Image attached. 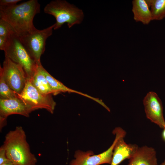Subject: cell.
Returning <instances> with one entry per match:
<instances>
[{
    "mask_svg": "<svg viewBox=\"0 0 165 165\" xmlns=\"http://www.w3.org/2000/svg\"><path fill=\"white\" fill-rule=\"evenodd\" d=\"M7 38L4 37H0V49L4 50L7 42Z\"/></svg>",
    "mask_w": 165,
    "mask_h": 165,
    "instance_id": "21",
    "label": "cell"
},
{
    "mask_svg": "<svg viewBox=\"0 0 165 165\" xmlns=\"http://www.w3.org/2000/svg\"><path fill=\"white\" fill-rule=\"evenodd\" d=\"M112 133L117 139L114 147L111 165H118L126 159H130L136 153L138 147L136 144H127L124 140L126 131L120 127H116Z\"/></svg>",
    "mask_w": 165,
    "mask_h": 165,
    "instance_id": "10",
    "label": "cell"
},
{
    "mask_svg": "<svg viewBox=\"0 0 165 165\" xmlns=\"http://www.w3.org/2000/svg\"><path fill=\"white\" fill-rule=\"evenodd\" d=\"M45 13L54 16L56 20L54 30L60 28L67 23L69 28L80 24L83 18L82 11L65 0L51 1L44 8Z\"/></svg>",
    "mask_w": 165,
    "mask_h": 165,
    "instance_id": "3",
    "label": "cell"
},
{
    "mask_svg": "<svg viewBox=\"0 0 165 165\" xmlns=\"http://www.w3.org/2000/svg\"><path fill=\"white\" fill-rule=\"evenodd\" d=\"M0 72L9 87L17 94H21L28 79L22 67L5 56Z\"/></svg>",
    "mask_w": 165,
    "mask_h": 165,
    "instance_id": "7",
    "label": "cell"
},
{
    "mask_svg": "<svg viewBox=\"0 0 165 165\" xmlns=\"http://www.w3.org/2000/svg\"><path fill=\"white\" fill-rule=\"evenodd\" d=\"M34 111L31 108L18 97L8 99H0V130L6 125L8 116L13 114H18L29 117L30 114Z\"/></svg>",
    "mask_w": 165,
    "mask_h": 165,
    "instance_id": "8",
    "label": "cell"
},
{
    "mask_svg": "<svg viewBox=\"0 0 165 165\" xmlns=\"http://www.w3.org/2000/svg\"><path fill=\"white\" fill-rule=\"evenodd\" d=\"M152 21L165 18V0H149Z\"/></svg>",
    "mask_w": 165,
    "mask_h": 165,
    "instance_id": "16",
    "label": "cell"
},
{
    "mask_svg": "<svg viewBox=\"0 0 165 165\" xmlns=\"http://www.w3.org/2000/svg\"><path fill=\"white\" fill-rule=\"evenodd\" d=\"M4 51L5 56L21 65L28 79H30L34 75L38 65L15 32L13 33L8 38Z\"/></svg>",
    "mask_w": 165,
    "mask_h": 165,
    "instance_id": "4",
    "label": "cell"
},
{
    "mask_svg": "<svg viewBox=\"0 0 165 165\" xmlns=\"http://www.w3.org/2000/svg\"><path fill=\"white\" fill-rule=\"evenodd\" d=\"M129 162L128 165H157L156 151L147 146L139 147Z\"/></svg>",
    "mask_w": 165,
    "mask_h": 165,
    "instance_id": "12",
    "label": "cell"
},
{
    "mask_svg": "<svg viewBox=\"0 0 165 165\" xmlns=\"http://www.w3.org/2000/svg\"><path fill=\"white\" fill-rule=\"evenodd\" d=\"M20 0H0V6L4 7H10L15 5L20 1Z\"/></svg>",
    "mask_w": 165,
    "mask_h": 165,
    "instance_id": "19",
    "label": "cell"
},
{
    "mask_svg": "<svg viewBox=\"0 0 165 165\" xmlns=\"http://www.w3.org/2000/svg\"><path fill=\"white\" fill-rule=\"evenodd\" d=\"M17 97L30 106L33 111L44 109L53 114L56 105L51 94L45 95L39 92L28 79L24 87Z\"/></svg>",
    "mask_w": 165,
    "mask_h": 165,
    "instance_id": "6",
    "label": "cell"
},
{
    "mask_svg": "<svg viewBox=\"0 0 165 165\" xmlns=\"http://www.w3.org/2000/svg\"><path fill=\"white\" fill-rule=\"evenodd\" d=\"M117 139L116 137L112 144L106 151L98 155H94L92 151L83 152L80 150L75 152V159L72 160L69 165H100L108 163L111 164L114 147Z\"/></svg>",
    "mask_w": 165,
    "mask_h": 165,
    "instance_id": "9",
    "label": "cell"
},
{
    "mask_svg": "<svg viewBox=\"0 0 165 165\" xmlns=\"http://www.w3.org/2000/svg\"><path fill=\"white\" fill-rule=\"evenodd\" d=\"M9 161L7 157L5 150L2 145L0 148V165Z\"/></svg>",
    "mask_w": 165,
    "mask_h": 165,
    "instance_id": "20",
    "label": "cell"
},
{
    "mask_svg": "<svg viewBox=\"0 0 165 165\" xmlns=\"http://www.w3.org/2000/svg\"><path fill=\"white\" fill-rule=\"evenodd\" d=\"M0 97L1 99H8L17 97V94L6 83L3 75L0 72Z\"/></svg>",
    "mask_w": 165,
    "mask_h": 165,
    "instance_id": "17",
    "label": "cell"
},
{
    "mask_svg": "<svg viewBox=\"0 0 165 165\" xmlns=\"http://www.w3.org/2000/svg\"><path fill=\"white\" fill-rule=\"evenodd\" d=\"M42 64L38 65L36 70L30 79L32 85L40 93L45 95L53 94L42 71Z\"/></svg>",
    "mask_w": 165,
    "mask_h": 165,
    "instance_id": "14",
    "label": "cell"
},
{
    "mask_svg": "<svg viewBox=\"0 0 165 165\" xmlns=\"http://www.w3.org/2000/svg\"><path fill=\"white\" fill-rule=\"evenodd\" d=\"M15 32L10 25L4 19H0V37L8 38Z\"/></svg>",
    "mask_w": 165,
    "mask_h": 165,
    "instance_id": "18",
    "label": "cell"
},
{
    "mask_svg": "<svg viewBox=\"0 0 165 165\" xmlns=\"http://www.w3.org/2000/svg\"><path fill=\"white\" fill-rule=\"evenodd\" d=\"M145 110L147 118L160 128L165 127L162 101L157 94L149 92L143 100Z\"/></svg>",
    "mask_w": 165,
    "mask_h": 165,
    "instance_id": "11",
    "label": "cell"
},
{
    "mask_svg": "<svg viewBox=\"0 0 165 165\" xmlns=\"http://www.w3.org/2000/svg\"><path fill=\"white\" fill-rule=\"evenodd\" d=\"M7 158L14 165H35L37 160L31 151L25 133L21 126L16 127L6 135L2 145Z\"/></svg>",
    "mask_w": 165,
    "mask_h": 165,
    "instance_id": "2",
    "label": "cell"
},
{
    "mask_svg": "<svg viewBox=\"0 0 165 165\" xmlns=\"http://www.w3.org/2000/svg\"><path fill=\"white\" fill-rule=\"evenodd\" d=\"M160 165H165V160Z\"/></svg>",
    "mask_w": 165,
    "mask_h": 165,
    "instance_id": "24",
    "label": "cell"
},
{
    "mask_svg": "<svg viewBox=\"0 0 165 165\" xmlns=\"http://www.w3.org/2000/svg\"><path fill=\"white\" fill-rule=\"evenodd\" d=\"M0 165H14L10 161H9L8 162L5 163H4Z\"/></svg>",
    "mask_w": 165,
    "mask_h": 165,
    "instance_id": "23",
    "label": "cell"
},
{
    "mask_svg": "<svg viewBox=\"0 0 165 165\" xmlns=\"http://www.w3.org/2000/svg\"><path fill=\"white\" fill-rule=\"evenodd\" d=\"M132 6L133 19L136 22L148 25L152 21L149 0H133Z\"/></svg>",
    "mask_w": 165,
    "mask_h": 165,
    "instance_id": "13",
    "label": "cell"
},
{
    "mask_svg": "<svg viewBox=\"0 0 165 165\" xmlns=\"http://www.w3.org/2000/svg\"><path fill=\"white\" fill-rule=\"evenodd\" d=\"M163 129L162 133V137L163 140L165 141V127Z\"/></svg>",
    "mask_w": 165,
    "mask_h": 165,
    "instance_id": "22",
    "label": "cell"
},
{
    "mask_svg": "<svg viewBox=\"0 0 165 165\" xmlns=\"http://www.w3.org/2000/svg\"><path fill=\"white\" fill-rule=\"evenodd\" d=\"M40 12L37 0H30L10 7L0 6V17L7 22L16 34L21 37L36 28L33 21Z\"/></svg>",
    "mask_w": 165,
    "mask_h": 165,
    "instance_id": "1",
    "label": "cell"
},
{
    "mask_svg": "<svg viewBox=\"0 0 165 165\" xmlns=\"http://www.w3.org/2000/svg\"><path fill=\"white\" fill-rule=\"evenodd\" d=\"M42 71L52 90L53 92V95L57 94L61 92L75 93L86 96L94 100H95V98L94 97L90 96L87 94L70 89L62 83L52 76L43 67Z\"/></svg>",
    "mask_w": 165,
    "mask_h": 165,
    "instance_id": "15",
    "label": "cell"
},
{
    "mask_svg": "<svg viewBox=\"0 0 165 165\" xmlns=\"http://www.w3.org/2000/svg\"><path fill=\"white\" fill-rule=\"evenodd\" d=\"M54 24L42 30H35L19 37L20 40L37 65L45 50L47 39L52 34Z\"/></svg>",
    "mask_w": 165,
    "mask_h": 165,
    "instance_id": "5",
    "label": "cell"
}]
</instances>
